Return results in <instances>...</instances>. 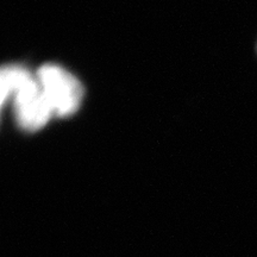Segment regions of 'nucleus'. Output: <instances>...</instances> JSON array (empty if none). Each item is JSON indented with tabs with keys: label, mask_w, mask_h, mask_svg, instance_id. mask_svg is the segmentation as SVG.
I'll return each instance as SVG.
<instances>
[{
	"label": "nucleus",
	"mask_w": 257,
	"mask_h": 257,
	"mask_svg": "<svg viewBox=\"0 0 257 257\" xmlns=\"http://www.w3.org/2000/svg\"><path fill=\"white\" fill-rule=\"evenodd\" d=\"M37 80L54 114L67 117L79 110L83 98L82 85L59 64L48 63L37 72Z\"/></svg>",
	"instance_id": "f257e3e1"
},
{
	"label": "nucleus",
	"mask_w": 257,
	"mask_h": 257,
	"mask_svg": "<svg viewBox=\"0 0 257 257\" xmlns=\"http://www.w3.org/2000/svg\"><path fill=\"white\" fill-rule=\"evenodd\" d=\"M14 108L19 127L30 133L43 127L54 115L37 78L14 95Z\"/></svg>",
	"instance_id": "f03ea898"
},
{
	"label": "nucleus",
	"mask_w": 257,
	"mask_h": 257,
	"mask_svg": "<svg viewBox=\"0 0 257 257\" xmlns=\"http://www.w3.org/2000/svg\"><path fill=\"white\" fill-rule=\"evenodd\" d=\"M35 78L31 75L30 72L25 69L24 67L15 66V64L3 67L2 73H0L2 106L5 105L10 96L17 94L24 86H27Z\"/></svg>",
	"instance_id": "7ed1b4c3"
}]
</instances>
